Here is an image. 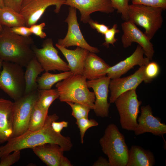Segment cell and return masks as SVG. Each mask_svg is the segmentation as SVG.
Masks as SVG:
<instances>
[{
  "instance_id": "cell-2",
  "label": "cell",
  "mask_w": 166,
  "mask_h": 166,
  "mask_svg": "<svg viewBox=\"0 0 166 166\" xmlns=\"http://www.w3.org/2000/svg\"><path fill=\"white\" fill-rule=\"evenodd\" d=\"M33 39L12 32L10 28L3 26L0 33V58L3 61L26 67L34 57Z\"/></svg>"
},
{
  "instance_id": "cell-40",
  "label": "cell",
  "mask_w": 166,
  "mask_h": 166,
  "mask_svg": "<svg viewBox=\"0 0 166 166\" xmlns=\"http://www.w3.org/2000/svg\"><path fill=\"white\" fill-rule=\"evenodd\" d=\"M93 166H110L108 161L105 158L102 157H99L98 160L94 163Z\"/></svg>"
},
{
  "instance_id": "cell-42",
  "label": "cell",
  "mask_w": 166,
  "mask_h": 166,
  "mask_svg": "<svg viewBox=\"0 0 166 166\" xmlns=\"http://www.w3.org/2000/svg\"><path fill=\"white\" fill-rule=\"evenodd\" d=\"M4 7V0H0V8H2Z\"/></svg>"
},
{
  "instance_id": "cell-4",
  "label": "cell",
  "mask_w": 166,
  "mask_h": 166,
  "mask_svg": "<svg viewBox=\"0 0 166 166\" xmlns=\"http://www.w3.org/2000/svg\"><path fill=\"white\" fill-rule=\"evenodd\" d=\"M99 143L110 166H126L129 150L124 135L116 125H108Z\"/></svg>"
},
{
  "instance_id": "cell-5",
  "label": "cell",
  "mask_w": 166,
  "mask_h": 166,
  "mask_svg": "<svg viewBox=\"0 0 166 166\" xmlns=\"http://www.w3.org/2000/svg\"><path fill=\"white\" fill-rule=\"evenodd\" d=\"M163 10L160 8L131 4L129 5L128 20L143 28L144 33L151 40L162 26Z\"/></svg>"
},
{
  "instance_id": "cell-38",
  "label": "cell",
  "mask_w": 166,
  "mask_h": 166,
  "mask_svg": "<svg viewBox=\"0 0 166 166\" xmlns=\"http://www.w3.org/2000/svg\"><path fill=\"white\" fill-rule=\"evenodd\" d=\"M24 0H4V6L11 8L19 13L22 3Z\"/></svg>"
},
{
  "instance_id": "cell-25",
  "label": "cell",
  "mask_w": 166,
  "mask_h": 166,
  "mask_svg": "<svg viewBox=\"0 0 166 166\" xmlns=\"http://www.w3.org/2000/svg\"><path fill=\"white\" fill-rule=\"evenodd\" d=\"M72 74L73 73L70 71L57 74H52L49 72H45L41 76L37 78L36 81L38 84V89H50L54 84Z\"/></svg>"
},
{
  "instance_id": "cell-23",
  "label": "cell",
  "mask_w": 166,
  "mask_h": 166,
  "mask_svg": "<svg viewBox=\"0 0 166 166\" xmlns=\"http://www.w3.org/2000/svg\"><path fill=\"white\" fill-rule=\"evenodd\" d=\"M24 73L26 84L25 94L38 89L36 81L39 75L44 70L34 56L28 62L26 66Z\"/></svg>"
},
{
  "instance_id": "cell-31",
  "label": "cell",
  "mask_w": 166,
  "mask_h": 166,
  "mask_svg": "<svg viewBox=\"0 0 166 166\" xmlns=\"http://www.w3.org/2000/svg\"><path fill=\"white\" fill-rule=\"evenodd\" d=\"M114 10L120 14L125 21L128 20V12L129 0H109Z\"/></svg>"
},
{
  "instance_id": "cell-13",
  "label": "cell",
  "mask_w": 166,
  "mask_h": 166,
  "mask_svg": "<svg viewBox=\"0 0 166 166\" xmlns=\"http://www.w3.org/2000/svg\"><path fill=\"white\" fill-rule=\"evenodd\" d=\"M145 66H140L133 74L128 76L111 79L109 87L110 91V103H114L117 98L122 93L131 90H136L142 81L145 82Z\"/></svg>"
},
{
  "instance_id": "cell-28",
  "label": "cell",
  "mask_w": 166,
  "mask_h": 166,
  "mask_svg": "<svg viewBox=\"0 0 166 166\" xmlns=\"http://www.w3.org/2000/svg\"><path fill=\"white\" fill-rule=\"evenodd\" d=\"M72 109V115L76 120L83 118H88L91 109L84 105L70 102H66Z\"/></svg>"
},
{
  "instance_id": "cell-10",
  "label": "cell",
  "mask_w": 166,
  "mask_h": 166,
  "mask_svg": "<svg viewBox=\"0 0 166 166\" xmlns=\"http://www.w3.org/2000/svg\"><path fill=\"white\" fill-rule=\"evenodd\" d=\"M69 12L65 22L68 25L67 32L63 39H59L57 44L68 48L72 46H77L85 49L89 52L97 53L100 50L97 47L89 45L84 38L80 29L77 20V9L69 6Z\"/></svg>"
},
{
  "instance_id": "cell-18",
  "label": "cell",
  "mask_w": 166,
  "mask_h": 166,
  "mask_svg": "<svg viewBox=\"0 0 166 166\" xmlns=\"http://www.w3.org/2000/svg\"><path fill=\"white\" fill-rule=\"evenodd\" d=\"M14 102L0 98V144L10 139L13 133Z\"/></svg>"
},
{
  "instance_id": "cell-1",
  "label": "cell",
  "mask_w": 166,
  "mask_h": 166,
  "mask_svg": "<svg viewBox=\"0 0 166 166\" xmlns=\"http://www.w3.org/2000/svg\"><path fill=\"white\" fill-rule=\"evenodd\" d=\"M59 119L56 114L48 115L42 128L36 131L28 130L22 135L10 139L5 145L0 146V158L3 155L16 150L31 148L47 143L58 145L64 151H69L73 145L70 138L55 132L51 123Z\"/></svg>"
},
{
  "instance_id": "cell-17",
  "label": "cell",
  "mask_w": 166,
  "mask_h": 166,
  "mask_svg": "<svg viewBox=\"0 0 166 166\" xmlns=\"http://www.w3.org/2000/svg\"><path fill=\"white\" fill-rule=\"evenodd\" d=\"M144 54L143 49L138 45L130 56L115 65L110 66L107 70L106 75L111 79L118 78L135 66H145L150 60L144 57Z\"/></svg>"
},
{
  "instance_id": "cell-41",
  "label": "cell",
  "mask_w": 166,
  "mask_h": 166,
  "mask_svg": "<svg viewBox=\"0 0 166 166\" xmlns=\"http://www.w3.org/2000/svg\"><path fill=\"white\" fill-rule=\"evenodd\" d=\"M70 161L66 157L63 156L62 157L60 164V166H72Z\"/></svg>"
},
{
  "instance_id": "cell-37",
  "label": "cell",
  "mask_w": 166,
  "mask_h": 166,
  "mask_svg": "<svg viewBox=\"0 0 166 166\" xmlns=\"http://www.w3.org/2000/svg\"><path fill=\"white\" fill-rule=\"evenodd\" d=\"M93 29L96 30L97 32L104 35L109 29V26L103 24H100L91 19L88 23Z\"/></svg>"
},
{
  "instance_id": "cell-14",
  "label": "cell",
  "mask_w": 166,
  "mask_h": 166,
  "mask_svg": "<svg viewBox=\"0 0 166 166\" xmlns=\"http://www.w3.org/2000/svg\"><path fill=\"white\" fill-rule=\"evenodd\" d=\"M111 79L107 76L99 79L87 81L88 88H92L95 97L93 109L96 116L101 117L109 115L110 103L108 101L109 87Z\"/></svg>"
},
{
  "instance_id": "cell-32",
  "label": "cell",
  "mask_w": 166,
  "mask_h": 166,
  "mask_svg": "<svg viewBox=\"0 0 166 166\" xmlns=\"http://www.w3.org/2000/svg\"><path fill=\"white\" fill-rule=\"evenodd\" d=\"M117 24H115L111 28L109 29L105 34V42L102 44L103 45L107 48H109L110 44L114 45V44L117 41L115 37V35L120 32V30L117 29Z\"/></svg>"
},
{
  "instance_id": "cell-36",
  "label": "cell",
  "mask_w": 166,
  "mask_h": 166,
  "mask_svg": "<svg viewBox=\"0 0 166 166\" xmlns=\"http://www.w3.org/2000/svg\"><path fill=\"white\" fill-rule=\"evenodd\" d=\"M13 33L24 37H29L32 34L30 27L26 26H19L10 28Z\"/></svg>"
},
{
  "instance_id": "cell-44",
  "label": "cell",
  "mask_w": 166,
  "mask_h": 166,
  "mask_svg": "<svg viewBox=\"0 0 166 166\" xmlns=\"http://www.w3.org/2000/svg\"><path fill=\"white\" fill-rule=\"evenodd\" d=\"M3 29V26L1 24L0 22V33L2 31Z\"/></svg>"
},
{
  "instance_id": "cell-39",
  "label": "cell",
  "mask_w": 166,
  "mask_h": 166,
  "mask_svg": "<svg viewBox=\"0 0 166 166\" xmlns=\"http://www.w3.org/2000/svg\"><path fill=\"white\" fill-rule=\"evenodd\" d=\"M68 123L65 121L61 122H57L54 121L51 123V127L53 130L56 132L61 134V132L62 129L68 126Z\"/></svg>"
},
{
  "instance_id": "cell-9",
  "label": "cell",
  "mask_w": 166,
  "mask_h": 166,
  "mask_svg": "<svg viewBox=\"0 0 166 166\" xmlns=\"http://www.w3.org/2000/svg\"><path fill=\"white\" fill-rule=\"evenodd\" d=\"M33 50L34 56L45 72L70 71L68 64L58 55L51 38L45 40L41 48H38L34 45Z\"/></svg>"
},
{
  "instance_id": "cell-20",
  "label": "cell",
  "mask_w": 166,
  "mask_h": 166,
  "mask_svg": "<svg viewBox=\"0 0 166 166\" xmlns=\"http://www.w3.org/2000/svg\"><path fill=\"white\" fill-rule=\"evenodd\" d=\"M95 53L89 52L85 62L83 75L89 80L106 76L107 70L110 66Z\"/></svg>"
},
{
  "instance_id": "cell-22",
  "label": "cell",
  "mask_w": 166,
  "mask_h": 166,
  "mask_svg": "<svg viewBox=\"0 0 166 166\" xmlns=\"http://www.w3.org/2000/svg\"><path fill=\"white\" fill-rule=\"evenodd\" d=\"M155 163L153 153L149 150L136 145L129 150L126 166H153Z\"/></svg>"
},
{
  "instance_id": "cell-24",
  "label": "cell",
  "mask_w": 166,
  "mask_h": 166,
  "mask_svg": "<svg viewBox=\"0 0 166 166\" xmlns=\"http://www.w3.org/2000/svg\"><path fill=\"white\" fill-rule=\"evenodd\" d=\"M0 22L2 26L9 28L26 26L25 19L21 14L6 6L0 8Z\"/></svg>"
},
{
  "instance_id": "cell-7",
  "label": "cell",
  "mask_w": 166,
  "mask_h": 166,
  "mask_svg": "<svg viewBox=\"0 0 166 166\" xmlns=\"http://www.w3.org/2000/svg\"><path fill=\"white\" fill-rule=\"evenodd\" d=\"M114 103L119 114L122 128L134 131L138 124L139 108L142 103L138 99L136 90H131L122 93Z\"/></svg>"
},
{
  "instance_id": "cell-6",
  "label": "cell",
  "mask_w": 166,
  "mask_h": 166,
  "mask_svg": "<svg viewBox=\"0 0 166 166\" xmlns=\"http://www.w3.org/2000/svg\"><path fill=\"white\" fill-rule=\"evenodd\" d=\"M21 66L3 61L0 73V89L15 101L25 93V72Z\"/></svg>"
},
{
  "instance_id": "cell-21",
  "label": "cell",
  "mask_w": 166,
  "mask_h": 166,
  "mask_svg": "<svg viewBox=\"0 0 166 166\" xmlns=\"http://www.w3.org/2000/svg\"><path fill=\"white\" fill-rule=\"evenodd\" d=\"M32 149L34 153L47 165L60 166L64 151L58 145L47 143Z\"/></svg>"
},
{
  "instance_id": "cell-11",
  "label": "cell",
  "mask_w": 166,
  "mask_h": 166,
  "mask_svg": "<svg viewBox=\"0 0 166 166\" xmlns=\"http://www.w3.org/2000/svg\"><path fill=\"white\" fill-rule=\"evenodd\" d=\"M65 0H24L19 13L23 17L26 26L30 27L36 24L47 8L55 6L54 11L59 13Z\"/></svg>"
},
{
  "instance_id": "cell-35",
  "label": "cell",
  "mask_w": 166,
  "mask_h": 166,
  "mask_svg": "<svg viewBox=\"0 0 166 166\" xmlns=\"http://www.w3.org/2000/svg\"><path fill=\"white\" fill-rule=\"evenodd\" d=\"M45 26V23L42 22L38 24L33 25L29 27L32 34H34L41 38H44L46 37V34L43 31Z\"/></svg>"
},
{
  "instance_id": "cell-3",
  "label": "cell",
  "mask_w": 166,
  "mask_h": 166,
  "mask_svg": "<svg viewBox=\"0 0 166 166\" xmlns=\"http://www.w3.org/2000/svg\"><path fill=\"white\" fill-rule=\"evenodd\" d=\"M83 75L72 74L57 82L55 85L61 102L81 104L94 109L95 97L89 91Z\"/></svg>"
},
{
  "instance_id": "cell-29",
  "label": "cell",
  "mask_w": 166,
  "mask_h": 166,
  "mask_svg": "<svg viewBox=\"0 0 166 166\" xmlns=\"http://www.w3.org/2000/svg\"><path fill=\"white\" fill-rule=\"evenodd\" d=\"M76 124L79 129L81 143H84L85 133L88 129L94 126H97L98 123L93 119H89L88 118H83L76 120Z\"/></svg>"
},
{
  "instance_id": "cell-16",
  "label": "cell",
  "mask_w": 166,
  "mask_h": 166,
  "mask_svg": "<svg viewBox=\"0 0 166 166\" xmlns=\"http://www.w3.org/2000/svg\"><path fill=\"white\" fill-rule=\"evenodd\" d=\"M64 5L78 9L81 14L80 21L88 23L91 19L90 15L99 11L110 14L114 10L109 0H65Z\"/></svg>"
},
{
  "instance_id": "cell-30",
  "label": "cell",
  "mask_w": 166,
  "mask_h": 166,
  "mask_svg": "<svg viewBox=\"0 0 166 166\" xmlns=\"http://www.w3.org/2000/svg\"><path fill=\"white\" fill-rule=\"evenodd\" d=\"M160 67L155 61H149L145 66L144 74L146 78L145 83H150L157 77L160 73Z\"/></svg>"
},
{
  "instance_id": "cell-26",
  "label": "cell",
  "mask_w": 166,
  "mask_h": 166,
  "mask_svg": "<svg viewBox=\"0 0 166 166\" xmlns=\"http://www.w3.org/2000/svg\"><path fill=\"white\" fill-rule=\"evenodd\" d=\"M37 98L36 104L41 109L48 111L49 108L53 102L59 98L57 89H38Z\"/></svg>"
},
{
  "instance_id": "cell-43",
  "label": "cell",
  "mask_w": 166,
  "mask_h": 166,
  "mask_svg": "<svg viewBox=\"0 0 166 166\" xmlns=\"http://www.w3.org/2000/svg\"><path fill=\"white\" fill-rule=\"evenodd\" d=\"M3 62V60L0 58V73L1 71V69L2 68Z\"/></svg>"
},
{
  "instance_id": "cell-27",
  "label": "cell",
  "mask_w": 166,
  "mask_h": 166,
  "mask_svg": "<svg viewBox=\"0 0 166 166\" xmlns=\"http://www.w3.org/2000/svg\"><path fill=\"white\" fill-rule=\"evenodd\" d=\"M48 116V111L41 109L35 103L30 116L28 130L36 131L41 129L44 126Z\"/></svg>"
},
{
  "instance_id": "cell-15",
  "label": "cell",
  "mask_w": 166,
  "mask_h": 166,
  "mask_svg": "<svg viewBox=\"0 0 166 166\" xmlns=\"http://www.w3.org/2000/svg\"><path fill=\"white\" fill-rule=\"evenodd\" d=\"M141 111V115L137 119L138 123L134 131L135 135L150 132L155 136H163L166 133V125L161 122L160 118L153 115L150 105L142 106Z\"/></svg>"
},
{
  "instance_id": "cell-12",
  "label": "cell",
  "mask_w": 166,
  "mask_h": 166,
  "mask_svg": "<svg viewBox=\"0 0 166 166\" xmlns=\"http://www.w3.org/2000/svg\"><path fill=\"white\" fill-rule=\"evenodd\" d=\"M123 32L121 40L123 47L127 48L135 42L143 49L144 55L150 61L152 59L154 50L152 44L144 33L135 24L128 20L121 24Z\"/></svg>"
},
{
  "instance_id": "cell-8",
  "label": "cell",
  "mask_w": 166,
  "mask_h": 166,
  "mask_svg": "<svg viewBox=\"0 0 166 166\" xmlns=\"http://www.w3.org/2000/svg\"><path fill=\"white\" fill-rule=\"evenodd\" d=\"M37 90L24 94L14 102L13 133L11 138L18 136L28 130L31 112L37 98Z\"/></svg>"
},
{
  "instance_id": "cell-19",
  "label": "cell",
  "mask_w": 166,
  "mask_h": 166,
  "mask_svg": "<svg viewBox=\"0 0 166 166\" xmlns=\"http://www.w3.org/2000/svg\"><path fill=\"white\" fill-rule=\"evenodd\" d=\"M55 45L66 59L70 71L73 74L83 75L85 60L89 52L79 47L70 50L57 44Z\"/></svg>"
},
{
  "instance_id": "cell-34",
  "label": "cell",
  "mask_w": 166,
  "mask_h": 166,
  "mask_svg": "<svg viewBox=\"0 0 166 166\" xmlns=\"http://www.w3.org/2000/svg\"><path fill=\"white\" fill-rule=\"evenodd\" d=\"M132 4L166 9V0H132Z\"/></svg>"
},
{
  "instance_id": "cell-33",
  "label": "cell",
  "mask_w": 166,
  "mask_h": 166,
  "mask_svg": "<svg viewBox=\"0 0 166 166\" xmlns=\"http://www.w3.org/2000/svg\"><path fill=\"white\" fill-rule=\"evenodd\" d=\"M12 153L4 155L0 158V166H10L18 162L20 158V150H16Z\"/></svg>"
}]
</instances>
